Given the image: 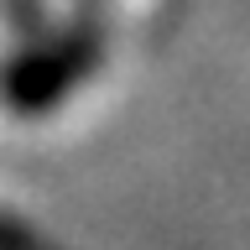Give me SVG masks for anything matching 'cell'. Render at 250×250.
I'll return each mask as SVG.
<instances>
[{
	"label": "cell",
	"instance_id": "1",
	"mask_svg": "<svg viewBox=\"0 0 250 250\" xmlns=\"http://www.w3.org/2000/svg\"><path fill=\"white\" fill-rule=\"evenodd\" d=\"M0 250H47V245H37L21 224H11V219H0Z\"/></svg>",
	"mask_w": 250,
	"mask_h": 250
}]
</instances>
